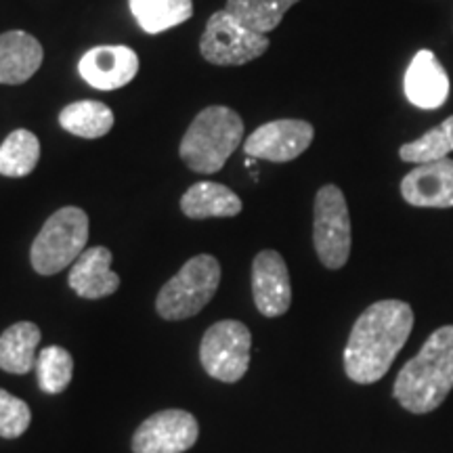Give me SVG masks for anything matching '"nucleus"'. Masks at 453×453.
<instances>
[{"instance_id": "9d476101", "label": "nucleus", "mask_w": 453, "mask_h": 453, "mask_svg": "<svg viewBox=\"0 0 453 453\" xmlns=\"http://www.w3.org/2000/svg\"><path fill=\"white\" fill-rule=\"evenodd\" d=\"M315 128L307 120H273L258 127L243 143L246 156L267 162H292L313 143Z\"/></svg>"}, {"instance_id": "ddd939ff", "label": "nucleus", "mask_w": 453, "mask_h": 453, "mask_svg": "<svg viewBox=\"0 0 453 453\" xmlns=\"http://www.w3.org/2000/svg\"><path fill=\"white\" fill-rule=\"evenodd\" d=\"M401 196L416 208H451L453 206V160L418 164L401 180Z\"/></svg>"}, {"instance_id": "4be33fe9", "label": "nucleus", "mask_w": 453, "mask_h": 453, "mask_svg": "<svg viewBox=\"0 0 453 453\" xmlns=\"http://www.w3.org/2000/svg\"><path fill=\"white\" fill-rule=\"evenodd\" d=\"M296 3L300 0H226L225 11L248 30L267 36Z\"/></svg>"}, {"instance_id": "aec40b11", "label": "nucleus", "mask_w": 453, "mask_h": 453, "mask_svg": "<svg viewBox=\"0 0 453 453\" xmlns=\"http://www.w3.org/2000/svg\"><path fill=\"white\" fill-rule=\"evenodd\" d=\"M128 7L147 34L166 32L194 15V0H128Z\"/></svg>"}, {"instance_id": "f8f14e48", "label": "nucleus", "mask_w": 453, "mask_h": 453, "mask_svg": "<svg viewBox=\"0 0 453 453\" xmlns=\"http://www.w3.org/2000/svg\"><path fill=\"white\" fill-rule=\"evenodd\" d=\"M78 72L93 88L116 90L134 81L139 72V55L122 44H104L82 55Z\"/></svg>"}, {"instance_id": "4468645a", "label": "nucleus", "mask_w": 453, "mask_h": 453, "mask_svg": "<svg viewBox=\"0 0 453 453\" xmlns=\"http://www.w3.org/2000/svg\"><path fill=\"white\" fill-rule=\"evenodd\" d=\"M449 76L433 50H418L405 72L403 90L411 105L439 110L449 97Z\"/></svg>"}, {"instance_id": "6ab92c4d", "label": "nucleus", "mask_w": 453, "mask_h": 453, "mask_svg": "<svg viewBox=\"0 0 453 453\" xmlns=\"http://www.w3.org/2000/svg\"><path fill=\"white\" fill-rule=\"evenodd\" d=\"M113 122V111L101 101H76L64 107L59 113V124L65 133L81 139H101L110 133Z\"/></svg>"}, {"instance_id": "b1692460", "label": "nucleus", "mask_w": 453, "mask_h": 453, "mask_svg": "<svg viewBox=\"0 0 453 453\" xmlns=\"http://www.w3.org/2000/svg\"><path fill=\"white\" fill-rule=\"evenodd\" d=\"M36 376L42 393L59 395L70 387L73 376V359L64 347H47L38 353Z\"/></svg>"}, {"instance_id": "0eeeda50", "label": "nucleus", "mask_w": 453, "mask_h": 453, "mask_svg": "<svg viewBox=\"0 0 453 453\" xmlns=\"http://www.w3.org/2000/svg\"><path fill=\"white\" fill-rule=\"evenodd\" d=\"M252 334L246 324L225 319L211 326L200 344V361L214 380L234 384L246 376L250 365Z\"/></svg>"}, {"instance_id": "20e7f679", "label": "nucleus", "mask_w": 453, "mask_h": 453, "mask_svg": "<svg viewBox=\"0 0 453 453\" xmlns=\"http://www.w3.org/2000/svg\"><path fill=\"white\" fill-rule=\"evenodd\" d=\"M88 214L78 206H64L50 214L32 243L30 260L38 275H55L72 267L87 250Z\"/></svg>"}, {"instance_id": "1a4fd4ad", "label": "nucleus", "mask_w": 453, "mask_h": 453, "mask_svg": "<svg viewBox=\"0 0 453 453\" xmlns=\"http://www.w3.org/2000/svg\"><path fill=\"white\" fill-rule=\"evenodd\" d=\"M200 424L185 410H164L141 422L133 434V453H185L197 443Z\"/></svg>"}, {"instance_id": "f257e3e1", "label": "nucleus", "mask_w": 453, "mask_h": 453, "mask_svg": "<svg viewBox=\"0 0 453 453\" xmlns=\"http://www.w3.org/2000/svg\"><path fill=\"white\" fill-rule=\"evenodd\" d=\"M413 330V309L403 300H378L350 330L344 349V372L357 384L384 378Z\"/></svg>"}, {"instance_id": "9b49d317", "label": "nucleus", "mask_w": 453, "mask_h": 453, "mask_svg": "<svg viewBox=\"0 0 453 453\" xmlns=\"http://www.w3.org/2000/svg\"><path fill=\"white\" fill-rule=\"evenodd\" d=\"M252 296L263 317H280L292 304V283L280 252L263 250L252 263Z\"/></svg>"}, {"instance_id": "5701e85b", "label": "nucleus", "mask_w": 453, "mask_h": 453, "mask_svg": "<svg viewBox=\"0 0 453 453\" xmlns=\"http://www.w3.org/2000/svg\"><path fill=\"white\" fill-rule=\"evenodd\" d=\"M453 151V116L428 130L420 139L399 147V157L410 164H428L443 160Z\"/></svg>"}, {"instance_id": "6e6552de", "label": "nucleus", "mask_w": 453, "mask_h": 453, "mask_svg": "<svg viewBox=\"0 0 453 453\" xmlns=\"http://www.w3.org/2000/svg\"><path fill=\"white\" fill-rule=\"evenodd\" d=\"M269 38L242 26L226 11H217L202 34L200 53L212 65H246L267 53Z\"/></svg>"}, {"instance_id": "393cba45", "label": "nucleus", "mask_w": 453, "mask_h": 453, "mask_svg": "<svg viewBox=\"0 0 453 453\" xmlns=\"http://www.w3.org/2000/svg\"><path fill=\"white\" fill-rule=\"evenodd\" d=\"M32 411L24 399L0 388V437L19 439L30 428Z\"/></svg>"}, {"instance_id": "39448f33", "label": "nucleus", "mask_w": 453, "mask_h": 453, "mask_svg": "<svg viewBox=\"0 0 453 453\" xmlns=\"http://www.w3.org/2000/svg\"><path fill=\"white\" fill-rule=\"evenodd\" d=\"M220 283V265L211 254L189 258L179 273L157 292L156 311L162 319L180 321L200 313L214 298Z\"/></svg>"}, {"instance_id": "2eb2a0df", "label": "nucleus", "mask_w": 453, "mask_h": 453, "mask_svg": "<svg viewBox=\"0 0 453 453\" xmlns=\"http://www.w3.org/2000/svg\"><path fill=\"white\" fill-rule=\"evenodd\" d=\"M111 252L105 246L84 250L72 265L67 283L84 300H99L118 292L120 277L111 271Z\"/></svg>"}, {"instance_id": "7ed1b4c3", "label": "nucleus", "mask_w": 453, "mask_h": 453, "mask_svg": "<svg viewBox=\"0 0 453 453\" xmlns=\"http://www.w3.org/2000/svg\"><path fill=\"white\" fill-rule=\"evenodd\" d=\"M243 120L235 110L211 105L202 110L187 128L179 145L180 160L197 174H214L243 141Z\"/></svg>"}, {"instance_id": "dca6fc26", "label": "nucleus", "mask_w": 453, "mask_h": 453, "mask_svg": "<svg viewBox=\"0 0 453 453\" xmlns=\"http://www.w3.org/2000/svg\"><path fill=\"white\" fill-rule=\"evenodd\" d=\"M44 49L32 34L11 30L0 34V84H24L41 70Z\"/></svg>"}, {"instance_id": "412c9836", "label": "nucleus", "mask_w": 453, "mask_h": 453, "mask_svg": "<svg viewBox=\"0 0 453 453\" xmlns=\"http://www.w3.org/2000/svg\"><path fill=\"white\" fill-rule=\"evenodd\" d=\"M41 160V141L32 130H13L0 145V174L21 179L34 173Z\"/></svg>"}, {"instance_id": "423d86ee", "label": "nucleus", "mask_w": 453, "mask_h": 453, "mask_svg": "<svg viewBox=\"0 0 453 453\" xmlns=\"http://www.w3.org/2000/svg\"><path fill=\"white\" fill-rule=\"evenodd\" d=\"M313 243L315 252L326 269L338 271L350 257V217L342 189L324 185L315 196L313 208Z\"/></svg>"}, {"instance_id": "a211bd4d", "label": "nucleus", "mask_w": 453, "mask_h": 453, "mask_svg": "<svg viewBox=\"0 0 453 453\" xmlns=\"http://www.w3.org/2000/svg\"><path fill=\"white\" fill-rule=\"evenodd\" d=\"M41 338V327L32 321H19L7 327L0 336V370L17 376L32 372L36 367Z\"/></svg>"}, {"instance_id": "f03ea898", "label": "nucleus", "mask_w": 453, "mask_h": 453, "mask_svg": "<svg viewBox=\"0 0 453 453\" xmlns=\"http://www.w3.org/2000/svg\"><path fill=\"white\" fill-rule=\"evenodd\" d=\"M453 388V326L430 334L413 359L401 367L393 395L411 413L434 411Z\"/></svg>"}, {"instance_id": "f3484780", "label": "nucleus", "mask_w": 453, "mask_h": 453, "mask_svg": "<svg viewBox=\"0 0 453 453\" xmlns=\"http://www.w3.org/2000/svg\"><path fill=\"white\" fill-rule=\"evenodd\" d=\"M180 211L187 219H231L242 212V200L223 183L202 180L191 185L180 197Z\"/></svg>"}]
</instances>
